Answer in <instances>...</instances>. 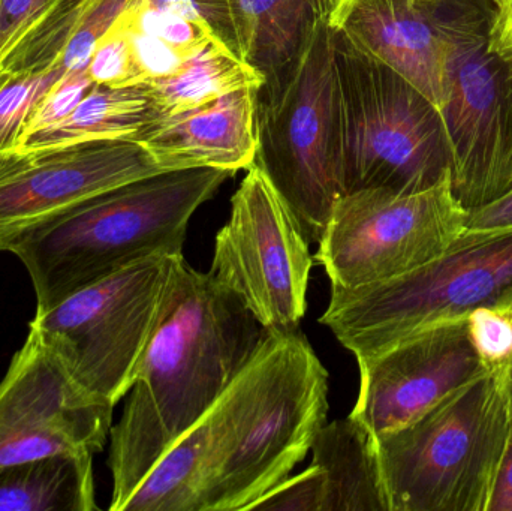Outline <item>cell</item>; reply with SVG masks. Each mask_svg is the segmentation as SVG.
I'll return each instance as SVG.
<instances>
[{
    "mask_svg": "<svg viewBox=\"0 0 512 511\" xmlns=\"http://www.w3.org/2000/svg\"><path fill=\"white\" fill-rule=\"evenodd\" d=\"M501 372L375 437L390 511H487L511 438Z\"/></svg>",
    "mask_w": 512,
    "mask_h": 511,
    "instance_id": "obj_3",
    "label": "cell"
},
{
    "mask_svg": "<svg viewBox=\"0 0 512 511\" xmlns=\"http://www.w3.org/2000/svg\"><path fill=\"white\" fill-rule=\"evenodd\" d=\"M328 413V372L300 330L267 333L209 511H245L289 477Z\"/></svg>",
    "mask_w": 512,
    "mask_h": 511,
    "instance_id": "obj_6",
    "label": "cell"
},
{
    "mask_svg": "<svg viewBox=\"0 0 512 511\" xmlns=\"http://www.w3.org/2000/svg\"><path fill=\"white\" fill-rule=\"evenodd\" d=\"M466 215L451 179L409 194L349 192L334 203L315 260L331 287L390 281L444 254L465 233Z\"/></svg>",
    "mask_w": 512,
    "mask_h": 511,
    "instance_id": "obj_10",
    "label": "cell"
},
{
    "mask_svg": "<svg viewBox=\"0 0 512 511\" xmlns=\"http://www.w3.org/2000/svg\"><path fill=\"white\" fill-rule=\"evenodd\" d=\"M327 479L318 465L310 464L304 473L286 477L249 510L327 511Z\"/></svg>",
    "mask_w": 512,
    "mask_h": 511,
    "instance_id": "obj_28",
    "label": "cell"
},
{
    "mask_svg": "<svg viewBox=\"0 0 512 511\" xmlns=\"http://www.w3.org/2000/svg\"><path fill=\"white\" fill-rule=\"evenodd\" d=\"M501 377L502 383H504L505 395H507L508 408H510L512 426V360L510 365L507 366V369H505L504 372H501Z\"/></svg>",
    "mask_w": 512,
    "mask_h": 511,
    "instance_id": "obj_33",
    "label": "cell"
},
{
    "mask_svg": "<svg viewBox=\"0 0 512 511\" xmlns=\"http://www.w3.org/2000/svg\"><path fill=\"white\" fill-rule=\"evenodd\" d=\"M259 87L234 90L180 113L164 114L140 135L156 164L165 171L212 167L248 170L258 149L256 111Z\"/></svg>",
    "mask_w": 512,
    "mask_h": 511,
    "instance_id": "obj_18",
    "label": "cell"
},
{
    "mask_svg": "<svg viewBox=\"0 0 512 511\" xmlns=\"http://www.w3.org/2000/svg\"><path fill=\"white\" fill-rule=\"evenodd\" d=\"M492 38L493 42L512 59V0H507V3L496 11Z\"/></svg>",
    "mask_w": 512,
    "mask_h": 511,
    "instance_id": "obj_32",
    "label": "cell"
},
{
    "mask_svg": "<svg viewBox=\"0 0 512 511\" xmlns=\"http://www.w3.org/2000/svg\"><path fill=\"white\" fill-rule=\"evenodd\" d=\"M87 74L95 86L129 87L146 83L131 38L119 23L96 44Z\"/></svg>",
    "mask_w": 512,
    "mask_h": 511,
    "instance_id": "obj_25",
    "label": "cell"
},
{
    "mask_svg": "<svg viewBox=\"0 0 512 511\" xmlns=\"http://www.w3.org/2000/svg\"><path fill=\"white\" fill-rule=\"evenodd\" d=\"M113 410L80 389L29 326L0 381V470L65 453L102 452Z\"/></svg>",
    "mask_w": 512,
    "mask_h": 511,
    "instance_id": "obj_12",
    "label": "cell"
},
{
    "mask_svg": "<svg viewBox=\"0 0 512 511\" xmlns=\"http://www.w3.org/2000/svg\"><path fill=\"white\" fill-rule=\"evenodd\" d=\"M496 11L492 0H472L439 105L451 153V188L466 210L512 189V59L493 42Z\"/></svg>",
    "mask_w": 512,
    "mask_h": 511,
    "instance_id": "obj_9",
    "label": "cell"
},
{
    "mask_svg": "<svg viewBox=\"0 0 512 511\" xmlns=\"http://www.w3.org/2000/svg\"><path fill=\"white\" fill-rule=\"evenodd\" d=\"M63 74L60 63L44 72L0 71V155L14 152L30 108Z\"/></svg>",
    "mask_w": 512,
    "mask_h": 511,
    "instance_id": "obj_23",
    "label": "cell"
},
{
    "mask_svg": "<svg viewBox=\"0 0 512 511\" xmlns=\"http://www.w3.org/2000/svg\"><path fill=\"white\" fill-rule=\"evenodd\" d=\"M159 114L200 107L242 87H262V78L227 48H210L183 62L165 77L147 81Z\"/></svg>",
    "mask_w": 512,
    "mask_h": 511,
    "instance_id": "obj_22",
    "label": "cell"
},
{
    "mask_svg": "<svg viewBox=\"0 0 512 511\" xmlns=\"http://www.w3.org/2000/svg\"><path fill=\"white\" fill-rule=\"evenodd\" d=\"M487 511H512V431L510 444L499 471L498 482Z\"/></svg>",
    "mask_w": 512,
    "mask_h": 511,
    "instance_id": "obj_31",
    "label": "cell"
},
{
    "mask_svg": "<svg viewBox=\"0 0 512 511\" xmlns=\"http://www.w3.org/2000/svg\"><path fill=\"white\" fill-rule=\"evenodd\" d=\"M162 171L143 144L123 138L0 155V252L81 201Z\"/></svg>",
    "mask_w": 512,
    "mask_h": 511,
    "instance_id": "obj_13",
    "label": "cell"
},
{
    "mask_svg": "<svg viewBox=\"0 0 512 511\" xmlns=\"http://www.w3.org/2000/svg\"><path fill=\"white\" fill-rule=\"evenodd\" d=\"M478 308L512 309V228L465 231L444 254L390 281L331 287L319 321L360 362Z\"/></svg>",
    "mask_w": 512,
    "mask_h": 511,
    "instance_id": "obj_5",
    "label": "cell"
},
{
    "mask_svg": "<svg viewBox=\"0 0 512 511\" xmlns=\"http://www.w3.org/2000/svg\"><path fill=\"white\" fill-rule=\"evenodd\" d=\"M92 453H65L0 470V511H95Z\"/></svg>",
    "mask_w": 512,
    "mask_h": 511,
    "instance_id": "obj_21",
    "label": "cell"
},
{
    "mask_svg": "<svg viewBox=\"0 0 512 511\" xmlns=\"http://www.w3.org/2000/svg\"><path fill=\"white\" fill-rule=\"evenodd\" d=\"M93 87H95V83L87 71H72L63 74L30 108L20 137L62 122L75 110L81 99Z\"/></svg>",
    "mask_w": 512,
    "mask_h": 511,
    "instance_id": "obj_27",
    "label": "cell"
},
{
    "mask_svg": "<svg viewBox=\"0 0 512 511\" xmlns=\"http://www.w3.org/2000/svg\"><path fill=\"white\" fill-rule=\"evenodd\" d=\"M265 332L245 303L180 260L138 363L125 410L110 431L111 511L218 401Z\"/></svg>",
    "mask_w": 512,
    "mask_h": 511,
    "instance_id": "obj_1",
    "label": "cell"
},
{
    "mask_svg": "<svg viewBox=\"0 0 512 511\" xmlns=\"http://www.w3.org/2000/svg\"><path fill=\"white\" fill-rule=\"evenodd\" d=\"M255 164L288 204L310 243L319 242L342 192L340 105L330 20L276 104L258 102Z\"/></svg>",
    "mask_w": 512,
    "mask_h": 511,
    "instance_id": "obj_8",
    "label": "cell"
},
{
    "mask_svg": "<svg viewBox=\"0 0 512 511\" xmlns=\"http://www.w3.org/2000/svg\"><path fill=\"white\" fill-rule=\"evenodd\" d=\"M342 192H421L451 179L439 108L351 36L333 29ZM342 194V195H343Z\"/></svg>",
    "mask_w": 512,
    "mask_h": 511,
    "instance_id": "obj_4",
    "label": "cell"
},
{
    "mask_svg": "<svg viewBox=\"0 0 512 511\" xmlns=\"http://www.w3.org/2000/svg\"><path fill=\"white\" fill-rule=\"evenodd\" d=\"M472 0H339L330 26L411 81L436 107Z\"/></svg>",
    "mask_w": 512,
    "mask_h": 511,
    "instance_id": "obj_15",
    "label": "cell"
},
{
    "mask_svg": "<svg viewBox=\"0 0 512 511\" xmlns=\"http://www.w3.org/2000/svg\"><path fill=\"white\" fill-rule=\"evenodd\" d=\"M512 228V189L484 206L468 210L466 231H496Z\"/></svg>",
    "mask_w": 512,
    "mask_h": 511,
    "instance_id": "obj_30",
    "label": "cell"
},
{
    "mask_svg": "<svg viewBox=\"0 0 512 511\" xmlns=\"http://www.w3.org/2000/svg\"><path fill=\"white\" fill-rule=\"evenodd\" d=\"M466 327L483 365L504 372L512 360V309H475L466 317Z\"/></svg>",
    "mask_w": 512,
    "mask_h": 511,
    "instance_id": "obj_26",
    "label": "cell"
},
{
    "mask_svg": "<svg viewBox=\"0 0 512 511\" xmlns=\"http://www.w3.org/2000/svg\"><path fill=\"white\" fill-rule=\"evenodd\" d=\"M141 0H87L80 20L60 56L63 71H87L96 44Z\"/></svg>",
    "mask_w": 512,
    "mask_h": 511,
    "instance_id": "obj_24",
    "label": "cell"
},
{
    "mask_svg": "<svg viewBox=\"0 0 512 511\" xmlns=\"http://www.w3.org/2000/svg\"><path fill=\"white\" fill-rule=\"evenodd\" d=\"M183 254L141 258L77 291L29 326L74 383L116 407L134 383Z\"/></svg>",
    "mask_w": 512,
    "mask_h": 511,
    "instance_id": "obj_7",
    "label": "cell"
},
{
    "mask_svg": "<svg viewBox=\"0 0 512 511\" xmlns=\"http://www.w3.org/2000/svg\"><path fill=\"white\" fill-rule=\"evenodd\" d=\"M309 245L297 216L254 162L216 234L209 273L245 303L265 332H294L306 315Z\"/></svg>",
    "mask_w": 512,
    "mask_h": 511,
    "instance_id": "obj_11",
    "label": "cell"
},
{
    "mask_svg": "<svg viewBox=\"0 0 512 511\" xmlns=\"http://www.w3.org/2000/svg\"><path fill=\"white\" fill-rule=\"evenodd\" d=\"M358 366L360 392L349 416L373 437L414 422L489 372L469 338L466 318L412 333Z\"/></svg>",
    "mask_w": 512,
    "mask_h": 511,
    "instance_id": "obj_14",
    "label": "cell"
},
{
    "mask_svg": "<svg viewBox=\"0 0 512 511\" xmlns=\"http://www.w3.org/2000/svg\"><path fill=\"white\" fill-rule=\"evenodd\" d=\"M218 41L262 78L258 102L288 90L322 21L339 0H191Z\"/></svg>",
    "mask_w": 512,
    "mask_h": 511,
    "instance_id": "obj_16",
    "label": "cell"
},
{
    "mask_svg": "<svg viewBox=\"0 0 512 511\" xmlns=\"http://www.w3.org/2000/svg\"><path fill=\"white\" fill-rule=\"evenodd\" d=\"M161 116L146 83L129 87L95 86L66 119L23 135L17 152L90 140H137Z\"/></svg>",
    "mask_w": 512,
    "mask_h": 511,
    "instance_id": "obj_20",
    "label": "cell"
},
{
    "mask_svg": "<svg viewBox=\"0 0 512 511\" xmlns=\"http://www.w3.org/2000/svg\"><path fill=\"white\" fill-rule=\"evenodd\" d=\"M256 365L258 348L218 401L144 477L123 511L210 510L231 432L254 380Z\"/></svg>",
    "mask_w": 512,
    "mask_h": 511,
    "instance_id": "obj_17",
    "label": "cell"
},
{
    "mask_svg": "<svg viewBox=\"0 0 512 511\" xmlns=\"http://www.w3.org/2000/svg\"><path fill=\"white\" fill-rule=\"evenodd\" d=\"M62 0H0V63Z\"/></svg>",
    "mask_w": 512,
    "mask_h": 511,
    "instance_id": "obj_29",
    "label": "cell"
},
{
    "mask_svg": "<svg viewBox=\"0 0 512 511\" xmlns=\"http://www.w3.org/2000/svg\"><path fill=\"white\" fill-rule=\"evenodd\" d=\"M493 3H495L496 6H498V8H502V6L505 5V3H507V0H492Z\"/></svg>",
    "mask_w": 512,
    "mask_h": 511,
    "instance_id": "obj_34",
    "label": "cell"
},
{
    "mask_svg": "<svg viewBox=\"0 0 512 511\" xmlns=\"http://www.w3.org/2000/svg\"><path fill=\"white\" fill-rule=\"evenodd\" d=\"M234 174L197 167L141 177L18 237L8 252L29 273L35 315L141 258L183 254L192 216Z\"/></svg>",
    "mask_w": 512,
    "mask_h": 511,
    "instance_id": "obj_2",
    "label": "cell"
},
{
    "mask_svg": "<svg viewBox=\"0 0 512 511\" xmlns=\"http://www.w3.org/2000/svg\"><path fill=\"white\" fill-rule=\"evenodd\" d=\"M310 452L327 479V511H390L376 440L363 423H325Z\"/></svg>",
    "mask_w": 512,
    "mask_h": 511,
    "instance_id": "obj_19",
    "label": "cell"
}]
</instances>
